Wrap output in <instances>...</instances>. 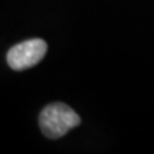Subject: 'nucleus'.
<instances>
[{"label":"nucleus","instance_id":"obj_1","mask_svg":"<svg viewBox=\"0 0 154 154\" xmlns=\"http://www.w3.org/2000/svg\"><path fill=\"white\" fill-rule=\"evenodd\" d=\"M38 124L46 137L56 140L79 126L80 117L72 107L64 103H51L42 110Z\"/></svg>","mask_w":154,"mask_h":154},{"label":"nucleus","instance_id":"obj_2","mask_svg":"<svg viewBox=\"0 0 154 154\" xmlns=\"http://www.w3.org/2000/svg\"><path fill=\"white\" fill-rule=\"evenodd\" d=\"M47 51V43L42 38H32L13 46L7 53L9 66L16 70H26L43 60Z\"/></svg>","mask_w":154,"mask_h":154}]
</instances>
